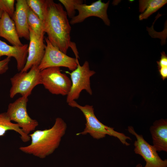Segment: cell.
Returning <instances> with one entry per match:
<instances>
[{
  "instance_id": "obj_1",
  "label": "cell",
  "mask_w": 167,
  "mask_h": 167,
  "mask_svg": "<svg viewBox=\"0 0 167 167\" xmlns=\"http://www.w3.org/2000/svg\"><path fill=\"white\" fill-rule=\"evenodd\" d=\"M43 22L45 32L50 43L66 54L68 49L71 48L78 59L76 44L71 41V27L62 5L52 0H46Z\"/></svg>"
},
{
  "instance_id": "obj_2",
  "label": "cell",
  "mask_w": 167,
  "mask_h": 167,
  "mask_svg": "<svg viewBox=\"0 0 167 167\" xmlns=\"http://www.w3.org/2000/svg\"><path fill=\"white\" fill-rule=\"evenodd\" d=\"M66 128V124L64 121L60 118H57L51 128L36 130L29 134L31 143L27 146L20 147L19 149L25 153L44 158L53 153L58 147Z\"/></svg>"
},
{
  "instance_id": "obj_3",
  "label": "cell",
  "mask_w": 167,
  "mask_h": 167,
  "mask_svg": "<svg viewBox=\"0 0 167 167\" xmlns=\"http://www.w3.org/2000/svg\"><path fill=\"white\" fill-rule=\"evenodd\" d=\"M68 104L71 107L77 108L79 109L83 113L86 119L85 129L82 132L77 134L76 135L89 134L93 138L99 139L105 137L107 135L117 138L123 144L127 146L130 145L127 142L126 140H131L130 137L123 133L115 131L113 128L104 125L98 119L95 115L92 105H86L82 106L75 101L68 103Z\"/></svg>"
},
{
  "instance_id": "obj_4",
  "label": "cell",
  "mask_w": 167,
  "mask_h": 167,
  "mask_svg": "<svg viewBox=\"0 0 167 167\" xmlns=\"http://www.w3.org/2000/svg\"><path fill=\"white\" fill-rule=\"evenodd\" d=\"M11 87L10 96L14 97L17 94L28 97L34 88L41 84V71L38 66H32L28 71H20L10 79Z\"/></svg>"
},
{
  "instance_id": "obj_5",
  "label": "cell",
  "mask_w": 167,
  "mask_h": 167,
  "mask_svg": "<svg viewBox=\"0 0 167 167\" xmlns=\"http://www.w3.org/2000/svg\"><path fill=\"white\" fill-rule=\"evenodd\" d=\"M68 73L71 75V82L70 90L67 95L66 101L68 103L78 99L83 90L91 95L92 94L90 78L96 72L90 70L88 61H85L82 66L78 61L77 68L71 73Z\"/></svg>"
},
{
  "instance_id": "obj_6",
  "label": "cell",
  "mask_w": 167,
  "mask_h": 167,
  "mask_svg": "<svg viewBox=\"0 0 167 167\" xmlns=\"http://www.w3.org/2000/svg\"><path fill=\"white\" fill-rule=\"evenodd\" d=\"M41 84L53 94L67 96L71 87V79L61 72L60 67H54L41 71Z\"/></svg>"
},
{
  "instance_id": "obj_7",
  "label": "cell",
  "mask_w": 167,
  "mask_h": 167,
  "mask_svg": "<svg viewBox=\"0 0 167 167\" xmlns=\"http://www.w3.org/2000/svg\"><path fill=\"white\" fill-rule=\"evenodd\" d=\"M28 101V97L21 96L9 104L6 113L11 121L16 122L23 132L29 135L31 131L35 130L39 123L28 114L27 109Z\"/></svg>"
},
{
  "instance_id": "obj_8",
  "label": "cell",
  "mask_w": 167,
  "mask_h": 167,
  "mask_svg": "<svg viewBox=\"0 0 167 167\" xmlns=\"http://www.w3.org/2000/svg\"><path fill=\"white\" fill-rule=\"evenodd\" d=\"M46 43L44 57L38 67L41 71L46 68L54 67H63L72 71L77 67L78 59L67 55L49 42L45 38Z\"/></svg>"
},
{
  "instance_id": "obj_9",
  "label": "cell",
  "mask_w": 167,
  "mask_h": 167,
  "mask_svg": "<svg viewBox=\"0 0 167 167\" xmlns=\"http://www.w3.org/2000/svg\"><path fill=\"white\" fill-rule=\"evenodd\" d=\"M127 130L136 138L134 143V151L145 161L146 164L143 167H167V159L162 160L154 147L148 143L142 135L138 134L131 126H128Z\"/></svg>"
},
{
  "instance_id": "obj_10",
  "label": "cell",
  "mask_w": 167,
  "mask_h": 167,
  "mask_svg": "<svg viewBox=\"0 0 167 167\" xmlns=\"http://www.w3.org/2000/svg\"><path fill=\"white\" fill-rule=\"evenodd\" d=\"M109 3V1L104 3L99 0L89 5L85 4L76 5L75 9L78 11V14L71 19L70 24L74 25L80 23L88 17L95 16L101 19L105 25L109 26L110 21L107 12Z\"/></svg>"
},
{
  "instance_id": "obj_11",
  "label": "cell",
  "mask_w": 167,
  "mask_h": 167,
  "mask_svg": "<svg viewBox=\"0 0 167 167\" xmlns=\"http://www.w3.org/2000/svg\"><path fill=\"white\" fill-rule=\"evenodd\" d=\"M29 44L28 54L24 66L20 71L27 72L33 66H38L41 62L45 54V45L44 36L40 37L36 35L29 27Z\"/></svg>"
},
{
  "instance_id": "obj_12",
  "label": "cell",
  "mask_w": 167,
  "mask_h": 167,
  "mask_svg": "<svg viewBox=\"0 0 167 167\" xmlns=\"http://www.w3.org/2000/svg\"><path fill=\"white\" fill-rule=\"evenodd\" d=\"M29 7L26 0H17L15 8L12 18L19 38L29 40L30 38L29 27L28 22Z\"/></svg>"
},
{
  "instance_id": "obj_13",
  "label": "cell",
  "mask_w": 167,
  "mask_h": 167,
  "mask_svg": "<svg viewBox=\"0 0 167 167\" xmlns=\"http://www.w3.org/2000/svg\"><path fill=\"white\" fill-rule=\"evenodd\" d=\"M28 46L27 44L20 46H11L0 40V60L4 56L14 58L16 61L17 69L20 71L26 64Z\"/></svg>"
},
{
  "instance_id": "obj_14",
  "label": "cell",
  "mask_w": 167,
  "mask_h": 167,
  "mask_svg": "<svg viewBox=\"0 0 167 167\" xmlns=\"http://www.w3.org/2000/svg\"><path fill=\"white\" fill-rule=\"evenodd\" d=\"M153 144L157 152H167V120L155 121L150 128Z\"/></svg>"
},
{
  "instance_id": "obj_15",
  "label": "cell",
  "mask_w": 167,
  "mask_h": 167,
  "mask_svg": "<svg viewBox=\"0 0 167 167\" xmlns=\"http://www.w3.org/2000/svg\"><path fill=\"white\" fill-rule=\"evenodd\" d=\"M0 37L6 39L13 46L24 45L19 39L13 20L4 12L0 19Z\"/></svg>"
},
{
  "instance_id": "obj_16",
  "label": "cell",
  "mask_w": 167,
  "mask_h": 167,
  "mask_svg": "<svg viewBox=\"0 0 167 167\" xmlns=\"http://www.w3.org/2000/svg\"><path fill=\"white\" fill-rule=\"evenodd\" d=\"M9 130L14 131L20 135V138L24 142L29 141L30 137L25 134L17 123L11 122L6 112L0 113V136H3Z\"/></svg>"
},
{
  "instance_id": "obj_17",
  "label": "cell",
  "mask_w": 167,
  "mask_h": 167,
  "mask_svg": "<svg viewBox=\"0 0 167 167\" xmlns=\"http://www.w3.org/2000/svg\"><path fill=\"white\" fill-rule=\"evenodd\" d=\"M167 2L166 0H139V11L142 13L139 16V20L147 19Z\"/></svg>"
},
{
  "instance_id": "obj_18",
  "label": "cell",
  "mask_w": 167,
  "mask_h": 167,
  "mask_svg": "<svg viewBox=\"0 0 167 167\" xmlns=\"http://www.w3.org/2000/svg\"><path fill=\"white\" fill-rule=\"evenodd\" d=\"M28 22L29 27L37 36H44L45 33L44 22L29 7Z\"/></svg>"
},
{
  "instance_id": "obj_19",
  "label": "cell",
  "mask_w": 167,
  "mask_h": 167,
  "mask_svg": "<svg viewBox=\"0 0 167 167\" xmlns=\"http://www.w3.org/2000/svg\"><path fill=\"white\" fill-rule=\"evenodd\" d=\"M46 0H26L28 7L44 21Z\"/></svg>"
},
{
  "instance_id": "obj_20",
  "label": "cell",
  "mask_w": 167,
  "mask_h": 167,
  "mask_svg": "<svg viewBox=\"0 0 167 167\" xmlns=\"http://www.w3.org/2000/svg\"><path fill=\"white\" fill-rule=\"evenodd\" d=\"M66 9L67 16L71 19L75 16V6L78 4H83L82 0H59Z\"/></svg>"
},
{
  "instance_id": "obj_21",
  "label": "cell",
  "mask_w": 167,
  "mask_h": 167,
  "mask_svg": "<svg viewBox=\"0 0 167 167\" xmlns=\"http://www.w3.org/2000/svg\"><path fill=\"white\" fill-rule=\"evenodd\" d=\"M14 0H0V9L7 13L12 18L14 12Z\"/></svg>"
},
{
  "instance_id": "obj_22",
  "label": "cell",
  "mask_w": 167,
  "mask_h": 167,
  "mask_svg": "<svg viewBox=\"0 0 167 167\" xmlns=\"http://www.w3.org/2000/svg\"><path fill=\"white\" fill-rule=\"evenodd\" d=\"M11 58L6 57L5 59L0 60V75L5 73L8 69Z\"/></svg>"
},
{
  "instance_id": "obj_23",
  "label": "cell",
  "mask_w": 167,
  "mask_h": 167,
  "mask_svg": "<svg viewBox=\"0 0 167 167\" xmlns=\"http://www.w3.org/2000/svg\"><path fill=\"white\" fill-rule=\"evenodd\" d=\"M161 56L159 61L156 62L158 68L167 66V56L164 51L161 53Z\"/></svg>"
},
{
  "instance_id": "obj_24",
  "label": "cell",
  "mask_w": 167,
  "mask_h": 167,
  "mask_svg": "<svg viewBox=\"0 0 167 167\" xmlns=\"http://www.w3.org/2000/svg\"><path fill=\"white\" fill-rule=\"evenodd\" d=\"M160 75L163 80L167 78V66L158 68Z\"/></svg>"
},
{
  "instance_id": "obj_25",
  "label": "cell",
  "mask_w": 167,
  "mask_h": 167,
  "mask_svg": "<svg viewBox=\"0 0 167 167\" xmlns=\"http://www.w3.org/2000/svg\"><path fill=\"white\" fill-rule=\"evenodd\" d=\"M3 11L1 10L0 9V19L2 17Z\"/></svg>"
},
{
  "instance_id": "obj_26",
  "label": "cell",
  "mask_w": 167,
  "mask_h": 167,
  "mask_svg": "<svg viewBox=\"0 0 167 167\" xmlns=\"http://www.w3.org/2000/svg\"><path fill=\"white\" fill-rule=\"evenodd\" d=\"M135 167H143V166L141 164H138L136 165Z\"/></svg>"
}]
</instances>
